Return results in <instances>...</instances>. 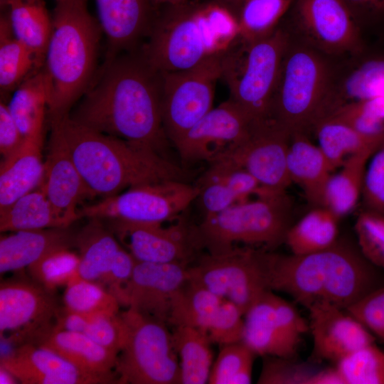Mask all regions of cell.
<instances>
[{
  "label": "cell",
  "instance_id": "cell-48",
  "mask_svg": "<svg viewBox=\"0 0 384 384\" xmlns=\"http://www.w3.org/2000/svg\"><path fill=\"white\" fill-rule=\"evenodd\" d=\"M361 197L364 209L384 215V140L366 165Z\"/></svg>",
  "mask_w": 384,
  "mask_h": 384
},
{
  "label": "cell",
  "instance_id": "cell-10",
  "mask_svg": "<svg viewBox=\"0 0 384 384\" xmlns=\"http://www.w3.org/2000/svg\"><path fill=\"white\" fill-rule=\"evenodd\" d=\"M267 254L266 250L249 246L208 253L188 266V281L232 302L245 315L270 290L266 276Z\"/></svg>",
  "mask_w": 384,
  "mask_h": 384
},
{
  "label": "cell",
  "instance_id": "cell-34",
  "mask_svg": "<svg viewBox=\"0 0 384 384\" xmlns=\"http://www.w3.org/2000/svg\"><path fill=\"white\" fill-rule=\"evenodd\" d=\"M312 132L334 171L350 156L367 149H377L384 140L361 134L333 114L320 119Z\"/></svg>",
  "mask_w": 384,
  "mask_h": 384
},
{
  "label": "cell",
  "instance_id": "cell-6",
  "mask_svg": "<svg viewBox=\"0 0 384 384\" xmlns=\"http://www.w3.org/2000/svg\"><path fill=\"white\" fill-rule=\"evenodd\" d=\"M338 60L289 32L270 118L290 134L312 132L322 117Z\"/></svg>",
  "mask_w": 384,
  "mask_h": 384
},
{
  "label": "cell",
  "instance_id": "cell-31",
  "mask_svg": "<svg viewBox=\"0 0 384 384\" xmlns=\"http://www.w3.org/2000/svg\"><path fill=\"white\" fill-rule=\"evenodd\" d=\"M376 149H367L348 157L340 170L331 174L326 183L322 206L339 219L351 213L362 196L368 161Z\"/></svg>",
  "mask_w": 384,
  "mask_h": 384
},
{
  "label": "cell",
  "instance_id": "cell-45",
  "mask_svg": "<svg viewBox=\"0 0 384 384\" xmlns=\"http://www.w3.org/2000/svg\"><path fill=\"white\" fill-rule=\"evenodd\" d=\"M243 330V313L234 303L224 299L205 331L212 343L223 346L242 341Z\"/></svg>",
  "mask_w": 384,
  "mask_h": 384
},
{
  "label": "cell",
  "instance_id": "cell-23",
  "mask_svg": "<svg viewBox=\"0 0 384 384\" xmlns=\"http://www.w3.org/2000/svg\"><path fill=\"white\" fill-rule=\"evenodd\" d=\"M98 21L106 36L105 62L135 50L147 36L156 10L151 0H95Z\"/></svg>",
  "mask_w": 384,
  "mask_h": 384
},
{
  "label": "cell",
  "instance_id": "cell-18",
  "mask_svg": "<svg viewBox=\"0 0 384 384\" xmlns=\"http://www.w3.org/2000/svg\"><path fill=\"white\" fill-rule=\"evenodd\" d=\"M187 263L137 261L123 306L168 324L172 304L188 280Z\"/></svg>",
  "mask_w": 384,
  "mask_h": 384
},
{
  "label": "cell",
  "instance_id": "cell-47",
  "mask_svg": "<svg viewBox=\"0 0 384 384\" xmlns=\"http://www.w3.org/2000/svg\"><path fill=\"white\" fill-rule=\"evenodd\" d=\"M124 325L119 314H90L82 334L119 354L124 341Z\"/></svg>",
  "mask_w": 384,
  "mask_h": 384
},
{
  "label": "cell",
  "instance_id": "cell-27",
  "mask_svg": "<svg viewBox=\"0 0 384 384\" xmlns=\"http://www.w3.org/2000/svg\"><path fill=\"white\" fill-rule=\"evenodd\" d=\"M287 167L291 182L301 188L309 203L314 207L321 206L324 187L334 170L320 148L310 141L307 134H291Z\"/></svg>",
  "mask_w": 384,
  "mask_h": 384
},
{
  "label": "cell",
  "instance_id": "cell-38",
  "mask_svg": "<svg viewBox=\"0 0 384 384\" xmlns=\"http://www.w3.org/2000/svg\"><path fill=\"white\" fill-rule=\"evenodd\" d=\"M224 299L188 280L174 300L168 324L191 326L205 331Z\"/></svg>",
  "mask_w": 384,
  "mask_h": 384
},
{
  "label": "cell",
  "instance_id": "cell-49",
  "mask_svg": "<svg viewBox=\"0 0 384 384\" xmlns=\"http://www.w3.org/2000/svg\"><path fill=\"white\" fill-rule=\"evenodd\" d=\"M345 310L384 341V285Z\"/></svg>",
  "mask_w": 384,
  "mask_h": 384
},
{
  "label": "cell",
  "instance_id": "cell-17",
  "mask_svg": "<svg viewBox=\"0 0 384 384\" xmlns=\"http://www.w3.org/2000/svg\"><path fill=\"white\" fill-rule=\"evenodd\" d=\"M253 121L229 99L213 107L174 144L183 161L210 164L237 144Z\"/></svg>",
  "mask_w": 384,
  "mask_h": 384
},
{
  "label": "cell",
  "instance_id": "cell-44",
  "mask_svg": "<svg viewBox=\"0 0 384 384\" xmlns=\"http://www.w3.org/2000/svg\"><path fill=\"white\" fill-rule=\"evenodd\" d=\"M354 229L361 254L384 270V215L364 209L358 215Z\"/></svg>",
  "mask_w": 384,
  "mask_h": 384
},
{
  "label": "cell",
  "instance_id": "cell-53",
  "mask_svg": "<svg viewBox=\"0 0 384 384\" xmlns=\"http://www.w3.org/2000/svg\"><path fill=\"white\" fill-rule=\"evenodd\" d=\"M25 139L11 117L7 103L1 99L0 152L2 159L17 151L24 143Z\"/></svg>",
  "mask_w": 384,
  "mask_h": 384
},
{
  "label": "cell",
  "instance_id": "cell-8",
  "mask_svg": "<svg viewBox=\"0 0 384 384\" xmlns=\"http://www.w3.org/2000/svg\"><path fill=\"white\" fill-rule=\"evenodd\" d=\"M289 32L282 21L271 34L239 39L222 55V76L230 97L252 120L270 119L272 97Z\"/></svg>",
  "mask_w": 384,
  "mask_h": 384
},
{
  "label": "cell",
  "instance_id": "cell-42",
  "mask_svg": "<svg viewBox=\"0 0 384 384\" xmlns=\"http://www.w3.org/2000/svg\"><path fill=\"white\" fill-rule=\"evenodd\" d=\"M256 354L242 341L223 346L210 373V384H248Z\"/></svg>",
  "mask_w": 384,
  "mask_h": 384
},
{
  "label": "cell",
  "instance_id": "cell-4",
  "mask_svg": "<svg viewBox=\"0 0 384 384\" xmlns=\"http://www.w3.org/2000/svg\"><path fill=\"white\" fill-rule=\"evenodd\" d=\"M141 50L161 73L186 70L223 55L240 38L236 14L215 1L166 6Z\"/></svg>",
  "mask_w": 384,
  "mask_h": 384
},
{
  "label": "cell",
  "instance_id": "cell-39",
  "mask_svg": "<svg viewBox=\"0 0 384 384\" xmlns=\"http://www.w3.org/2000/svg\"><path fill=\"white\" fill-rule=\"evenodd\" d=\"M295 0H243L238 11L240 38H264L280 25Z\"/></svg>",
  "mask_w": 384,
  "mask_h": 384
},
{
  "label": "cell",
  "instance_id": "cell-43",
  "mask_svg": "<svg viewBox=\"0 0 384 384\" xmlns=\"http://www.w3.org/2000/svg\"><path fill=\"white\" fill-rule=\"evenodd\" d=\"M78 265L79 256L64 247L50 252L28 268L35 282L52 292L78 275Z\"/></svg>",
  "mask_w": 384,
  "mask_h": 384
},
{
  "label": "cell",
  "instance_id": "cell-20",
  "mask_svg": "<svg viewBox=\"0 0 384 384\" xmlns=\"http://www.w3.org/2000/svg\"><path fill=\"white\" fill-rule=\"evenodd\" d=\"M306 309L314 353L318 358L337 363L375 342L374 335L345 309L327 302H316Z\"/></svg>",
  "mask_w": 384,
  "mask_h": 384
},
{
  "label": "cell",
  "instance_id": "cell-35",
  "mask_svg": "<svg viewBox=\"0 0 384 384\" xmlns=\"http://www.w3.org/2000/svg\"><path fill=\"white\" fill-rule=\"evenodd\" d=\"M173 343L177 353L182 384H205L213 363L211 341L206 331L191 326H174Z\"/></svg>",
  "mask_w": 384,
  "mask_h": 384
},
{
  "label": "cell",
  "instance_id": "cell-3",
  "mask_svg": "<svg viewBox=\"0 0 384 384\" xmlns=\"http://www.w3.org/2000/svg\"><path fill=\"white\" fill-rule=\"evenodd\" d=\"M63 138L71 158L93 196L107 198L125 189L189 175L163 154L107 135L73 120L49 119Z\"/></svg>",
  "mask_w": 384,
  "mask_h": 384
},
{
  "label": "cell",
  "instance_id": "cell-57",
  "mask_svg": "<svg viewBox=\"0 0 384 384\" xmlns=\"http://www.w3.org/2000/svg\"><path fill=\"white\" fill-rule=\"evenodd\" d=\"M233 10L235 14L243 0H215Z\"/></svg>",
  "mask_w": 384,
  "mask_h": 384
},
{
  "label": "cell",
  "instance_id": "cell-56",
  "mask_svg": "<svg viewBox=\"0 0 384 384\" xmlns=\"http://www.w3.org/2000/svg\"><path fill=\"white\" fill-rule=\"evenodd\" d=\"M189 0H151L154 8L156 10L161 6H174L185 3Z\"/></svg>",
  "mask_w": 384,
  "mask_h": 384
},
{
  "label": "cell",
  "instance_id": "cell-1",
  "mask_svg": "<svg viewBox=\"0 0 384 384\" xmlns=\"http://www.w3.org/2000/svg\"><path fill=\"white\" fill-rule=\"evenodd\" d=\"M162 73L141 47L104 64L71 110L75 122L161 154L166 141L162 119Z\"/></svg>",
  "mask_w": 384,
  "mask_h": 384
},
{
  "label": "cell",
  "instance_id": "cell-5",
  "mask_svg": "<svg viewBox=\"0 0 384 384\" xmlns=\"http://www.w3.org/2000/svg\"><path fill=\"white\" fill-rule=\"evenodd\" d=\"M52 20L43 65L50 85L49 119L69 114L93 83L103 33L87 0L56 1Z\"/></svg>",
  "mask_w": 384,
  "mask_h": 384
},
{
  "label": "cell",
  "instance_id": "cell-25",
  "mask_svg": "<svg viewBox=\"0 0 384 384\" xmlns=\"http://www.w3.org/2000/svg\"><path fill=\"white\" fill-rule=\"evenodd\" d=\"M273 294L267 291L246 311L242 341L256 355L292 358L299 346L284 332L276 314Z\"/></svg>",
  "mask_w": 384,
  "mask_h": 384
},
{
  "label": "cell",
  "instance_id": "cell-30",
  "mask_svg": "<svg viewBox=\"0 0 384 384\" xmlns=\"http://www.w3.org/2000/svg\"><path fill=\"white\" fill-rule=\"evenodd\" d=\"M14 35L44 63L53 30L43 0H1Z\"/></svg>",
  "mask_w": 384,
  "mask_h": 384
},
{
  "label": "cell",
  "instance_id": "cell-54",
  "mask_svg": "<svg viewBox=\"0 0 384 384\" xmlns=\"http://www.w3.org/2000/svg\"><path fill=\"white\" fill-rule=\"evenodd\" d=\"M309 384H344L336 367L317 370L311 378Z\"/></svg>",
  "mask_w": 384,
  "mask_h": 384
},
{
  "label": "cell",
  "instance_id": "cell-7",
  "mask_svg": "<svg viewBox=\"0 0 384 384\" xmlns=\"http://www.w3.org/2000/svg\"><path fill=\"white\" fill-rule=\"evenodd\" d=\"M292 203L284 192L262 188L255 199L235 203L204 216L196 226L202 248L208 253L225 252L238 244L273 247L284 241L290 228Z\"/></svg>",
  "mask_w": 384,
  "mask_h": 384
},
{
  "label": "cell",
  "instance_id": "cell-32",
  "mask_svg": "<svg viewBox=\"0 0 384 384\" xmlns=\"http://www.w3.org/2000/svg\"><path fill=\"white\" fill-rule=\"evenodd\" d=\"M91 222L75 238L79 250L78 274L82 279L99 283L109 270L121 244L99 219Z\"/></svg>",
  "mask_w": 384,
  "mask_h": 384
},
{
  "label": "cell",
  "instance_id": "cell-52",
  "mask_svg": "<svg viewBox=\"0 0 384 384\" xmlns=\"http://www.w3.org/2000/svg\"><path fill=\"white\" fill-rule=\"evenodd\" d=\"M274 309L287 336L299 346L301 337L309 331V324L295 307L285 299L273 294Z\"/></svg>",
  "mask_w": 384,
  "mask_h": 384
},
{
  "label": "cell",
  "instance_id": "cell-21",
  "mask_svg": "<svg viewBox=\"0 0 384 384\" xmlns=\"http://www.w3.org/2000/svg\"><path fill=\"white\" fill-rule=\"evenodd\" d=\"M381 98L384 52L369 47L361 54L338 60L322 117L346 103Z\"/></svg>",
  "mask_w": 384,
  "mask_h": 384
},
{
  "label": "cell",
  "instance_id": "cell-24",
  "mask_svg": "<svg viewBox=\"0 0 384 384\" xmlns=\"http://www.w3.org/2000/svg\"><path fill=\"white\" fill-rule=\"evenodd\" d=\"M36 344L54 351L82 370L112 381L118 354L98 344L85 334L60 329L53 324L33 340Z\"/></svg>",
  "mask_w": 384,
  "mask_h": 384
},
{
  "label": "cell",
  "instance_id": "cell-2",
  "mask_svg": "<svg viewBox=\"0 0 384 384\" xmlns=\"http://www.w3.org/2000/svg\"><path fill=\"white\" fill-rule=\"evenodd\" d=\"M378 270L358 246L338 239L327 249L306 255L268 252L266 276L270 291L284 292L306 308L327 302L346 309L384 285Z\"/></svg>",
  "mask_w": 384,
  "mask_h": 384
},
{
  "label": "cell",
  "instance_id": "cell-33",
  "mask_svg": "<svg viewBox=\"0 0 384 384\" xmlns=\"http://www.w3.org/2000/svg\"><path fill=\"white\" fill-rule=\"evenodd\" d=\"M34 53L14 35L6 11L0 18V90L1 97L14 92L43 67Z\"/></svg>",
  "mask_w": 384,
  "mask_h": 384
},
{
  "label": "cell",
  "instance_id": "cell-40",
  "mask_svg": "<svg viewBox=\"0 0 384 384\" xmlns=\"http://www.w3.org/2000/svg\"><path fill=\"white\" fill-rule=\"evenodd\" d=\"M65 308L84 314H119L117 299L97 282L78 275L66 285L63 296Z\"/></svg>",
  "mask_w": 384,
  "mask_h": 384
},
{
  "label": "cell",
  "instance_id": "cell-46",
  "mask_svg": "<svg viewBox=\"0 0 384 384\" xmlns=\"http://www.w3.org/2000/svg\"><path fill=\"white\" fill-rule=\"evenodd\" d=\"M258 379L261 384H309L316 370L307 365L292 361V358L267 356Z\"/></svg>",
  "mask_w": 384,
  "mask_h": 384
},
{
  "label": "cell",
  "instance_id": "cell-16",
  "mask_svg": "<svg viewBox=\"0 0 384 384\" xmlns=\"http://www.w3.org/2000/svg\"><path fill=\"white\" fill-rule=\"evenodd\" d=\"M51 292L37 282L6 281L0 285L1 340L15 347L31 343L52 324L58 310Z\"/></svg>",
  "mask_w": 384,
  "mask_h": 384
},
{
  "label": "cell",
  "instance_id": "cell-15",
  "mask_svg": "<svg viewBox=\"0 0 384 384\" xmlns=\"http://www.w3.org/2000/svg\"><path fill=\"white\" fill-rule=\"evenodd\" d=\"M107 220L109 229L138 262L188 264L202 248L196 226H190L181 217L169 225Z\"/></svg>",
  "mask_w": 384,
  "mask_h": 384
},
{
  "label": "cell",
  "instance_id": "cell-58",
  "mask_svg": "<svg viewBox=\"0 0 384 384\" xmlns=\"http://www.w3.org/2000/svg\"><path fill=\"white\" fill-rule=\"evenodd\" d=\"M64 1V0H55V1Z\"/></svg>",
  "mask_w": 384,
  "mask_h": 384
},
{
  "label": "cell",
  "instance_id": "cell-22",
  "mask_svg": "<svg viewBox=\"0 0 384 384\" xmlns=\"http://www.w3.org/2000/svg\"><path fill=\"white\" fill-rule=\"evenodd\" d=\"M0 366L24 384H97L109 380L85 372L54 351L32 343L1 356Z\"/></svg>",
  "mask_w": 384,
  "mask_h": 384
},
{
  "label": "cell",
  "instance_id": "cell-13",
  "mask_svg": "<svg viewBox=\"0 0 384 384\" xmlns=\"http://www.w3.org/2000/svg\"><path fill=\"white\" fill-rule=\"evenodd\" d=\"M222 55L186 70L162 73L163 124L173 144L213 107L215 86L222 76Z\"/></svg>",
  "mask_w": 384,
  "mask_h": 384
},
{
  "label": "cell",
  "instance_id": "cell-55",
  "mask_svg": "<svg viewBox=\"0 0 384 384\" xmlns=\"http://www.w3.org/2000/svg\"><path fill=\"white\" fill-rule=\"evenodd\" d=\"M17 379L6 368L0 366V383L14 384L16 383Z\"/></svg>",
  "mask_w": 384,
  "mask_h": 384
},
{
  "label": "cell",
  "instance_id": "cell-36",
  "mask_svg": "<svg viewBox=\"0 0 384 384\" xmlns=\"http://www.w3.org/2000/svg\"><path fill=\"white\" fill-rule=\"evenodd\" d=\"M339 220L328 208L314 207L290 226L284 242L294 255H306L327 249L338 240Z\"/></svg>",
  "mask_w": 384,
  "mask_h": 384
},
{
  "label": "cell",
  "instance_id": "cell-28",
  "mask_svg": "<svg viewBox=\"0 0 384 384\" xmlns=\"http://www.w3.org/2000/svg\"><path fill=\"white\" fill-rule=\"evenodd\" d=\"M75 238L68 228L21 230L1 237L0 272L28 267L50 252L70 247Z\"/></svg>",
  "mask_w": 384,
  "mask_h": 384
},
{
  "label": "cell",
  "instance_id": "cell-51",
  "mask_svg": "<svg viewBox=\"0 0 384 384\" xmlns=\"http://www.w3.org/2000/svg\"><path fill=\"white\" fill-rule=\"evenodd\" d=\"M137 260L122 247L118 250L112 265L99 284L123 305L126 288L132 277Z\"/></svg>",
  "mask_w": 384,
  "mask_h": 384
},
{
  "label": "cell",
  "instance_id": "cell-50",
  "mask_svg": "<svg viewBox=\"0 0 384 384\" xmlns=\"http://www.w3.org/2000/svg\"><path fill=\"white\" fill-rule=\"evenodd\" d=\"M365 36L384 38V0H343Z\"/></svg>",
  "mask_w": 384,
  "mask_h": 384
},
{
  "label": "cell",
  "instance_id": "cell-14",
  "mask_svg": "<svg viewBox=\"0 0 384 384\" xmlns=\"http://www.w3.org/2000/svg\"><path fill=\"white\" fill-rule=\"evenodd\" d=\"M290 137L272 119L255 120L237 144L213 161L246 170L267 191L284 192L292 183L287 167Z\"/></svg>",
  "mask_w": 384,
  "mask_h": 384
},
{
  "label": "cell",
  "instance_id": "cell-11",
  "mask_svg": "<svg viewBox=\"0 0 384 384\" xmlns=\"http://www.w3.org/2000/svg\"><path fill=\"white\" fill-rule=\"evenodd\" d=\"M282 22L290 33L334 58L370 47L343 0H295Z\"/></svg>",
  "mask_w": 384,
  "mask_h": 384
},
{
  "label": "cell",
  "instance_id": "cell-12",
  "mask_svg": "<svg viewBox=\"0 0 384 384\" xmlns=\"http://www.w3.org/2000/svg\"><path fill=\"white\" fill-rule=\"evenodd\" d=\"M199 192L196 184L179 180L139 186L82 207L78 210V217L145 223L170 222L180 217Z\"/></svg>",
  "mask_w": 384,
  "mask_h": 384
},
{
  "label": "cell",
  "instance_id": "cell-29",
  "mask_svg": "<svg viewBox=\"0 0 384 384\" xmlns=\"http://www.w3.org/2000/svg\"><path fill=\"white\" fill-rule=\"evenodd\" d=\"M49 95V80L43 67L15 90L7 102L11 115L25 138L44 137Z\"/></svg>",
  "mask_w": 384,
  "mask_h": 384
},
{
  "label": "cell",
  "instance_id": "cell-9",
  "mask_svg": "<svg viewBox=\"0 0 384 384\" xmlns=\"http://www.w3.org/2000/svg\"><path fill=\"white\" fill-rule=\"evenodd\" d=\"M119 315L124 333L115 368L117 383L181 384L179 360L166 324L131 308Z\"/></svg>",
  "mask_w": 384,
  "mask_h": 384
},
{
  "label": "cell",
  "instance_id": "cell-37",
  "mask_svg": "<svg viewBox=\"0 0 384 384\" xmlns=\"http://www.w3.org/2000/svg\"><path fill=\"white\" fill-rule=\"evenodd\" d=\"M49 228H67L55 213L41 187L21 196L0 212L1 233Z\"/></svg>",
  "mask_w": 384,
  "mask_h": 384
},
{
  "label": "cell",
  "instance_id": "cell-19",
  "mask_svg": "<svg viewBox=\"0 0 384 384\" xmlns=\"http://www.w3.org/2000/svg\"><path fill=\"white\" fill-rule=\"evenodd\" d=\"M44 163V175L39 186L64 226L68 228L79 219L78 204L93 195L73 162L63 138L53 125Z\"/></svg>",
  "mask_w": 384,
  "mask_h": 384
},
{
  "label": "cell",
  "instance_id": "cell-41",
  "mask_svg": "<svg viewBox=\"0 0 384 384\" xmlns=\"http://www.w3.org/2000/svg\"><path fill=\"white\" fill-rule=\"evenodd\" d=\"M344 384H384V351L374 343L336 363Z\"/></svg>",
  "mask_w": 384,
  "mask_h": 384
},
{
  "label": "cell",
  "instance_id": "cell-26",
  "mask_svg": "<svg viewBox=\"0 0 384 384\" xmlns=\"http://www.w3.org/2000/svg\"><path fill=\"white\" fill-rule=\"evenodd\" d=\"M43 137L26 138L21 148L0 165V212L41 183Z\"/></svg>",
  "mask_w": 384,
  "mask_h": 384
}]
</instances>
